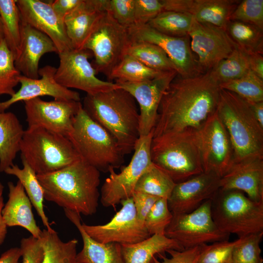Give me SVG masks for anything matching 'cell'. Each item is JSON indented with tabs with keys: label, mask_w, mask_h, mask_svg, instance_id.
Returning a JSON list of instances; mask_svg holds the SVG:
<instances>
[{
	"label": "cell",
	"mask_w": 263,
	"mask_h": 263,
	"mask_svg": "<svg viewBox=\"0 0 263 263\" xmlns=\"http://www.w3.org/2000/svg\"><path fill=\"white\" fill-rule=\"evenodd\" d=\"M108 0H82L64 20L72 47L82 49L87 39L107 12Z\"/></svg>",
	"instance_id": "d4e9b609"
},
{
	"label": "cell",
	"mask_w": 263,
	"mask_h": 263,
	"mask_svg": "<svg viewBox=\"0 0 263 263\" xmlns=\"http://www.w3.org/2000/svg\"><path fill=\"white\" fill-rule=\"evenodd\" d=\"M176 77L161 99L153 137L188 128L198 129L217 107L221 89L210 71Z\"/></svg>",
	"instance_id": "6da1fadb"
},
{
	"label": "cell",
	"mask_w": 263,
	"mask_h": 263,
	"mask_svg": "<svg viewBox=\"0 0 263 263\" xmlns=\"http://www.w3.org/2000/svg\"><path fill=\"white\" fill-rule=\"evenodd\" d=\"M68 138L80 158L100 171L118 168L124 162V155L115 139L89 116L82 105Z\"/></svg>",
	"instance_id": "8992f818"
},
{
	"label": "cell",
	"mask_w": 263,
	"mask_h": 263,
	"mask_svg": "<svg viewBox=\"0 0 263 263\" xmlns=\"http://www.w3.org/2000/svg\"><path fill=\"white\" fill-rule=\"evenodd\" d=\"M134 0H108L107 12L120 25L128 28L134 24Z\"/></svg>",
	"instance_id": "f6af8a7d"
},
{
	"label": "cell",
	"mask_w": 263,
	"mask_h": 263,
	"mask_svg": "<svg viewBox=\"0 0 263 263\" xmlns=\"http://www.w3.org/2000/svg\"><path fill=\"white\" fill-rule=\"evenodd\" d=\"M121 209L107 223L82 226L94 240L101 243H114L121 245L136 243L150 235L144 224L137 218L132 197L123 200Z\"/></svg>",
	"instance_id": "5bb4252c"
},
{
	"label": "cell",
	"mask_w": 263,
	"mask_h": 263,
	"mask_svg": "<svg viewBox=\"0 0 263 263\" xmlns=\"http://www.w3.org/2000/svg\"><path fill=\"white\" fill-rule=\"evenodd\" d=\"M250 70L249 55L237 46L210 71L220 84L240 78Z\"/></svg>",
	"instance_id": "d590c367"
},
{
	"label": "cell",
	"mask_w": 263,
	"mask_h": 263,
	"mask_svg": "<svg viewBox=\"0 0 263 263\" xmlns=\"http://www.w3.org/2000/svg\"><path fill=\"white\" fill-rule=\"evenodd\" d=\"M83 109L115 139L124 155L134 150L139 138V111L133 96L118 88L86 94Z\"/></svg>",
	"instance_id": "3957f363"
},
{
	"label": "cell",
	"mask_w": 263,
	"mask_h": 263,
	"mask_svg": "<svg viewBox=\"0 0 263 263\" xmlns=\"http://www.w3.org/2000/svg\"><path fill=\"white\" fill-rule=\"evenodd\" d=\"M0 17L3 39L14 59L20 46L21 22L17 0H0Z\"/></svg>",
	"instance_id": "1f68e13d"
},
{
	"label": "cell",
	"mask_w": 263,
	"mask_h": 263,
	"mask_svg": "<svg viewBox=\"0 0 263 263\" xmlns=\"http://www.w3.org/2000/svg\"><path fill=\"white\" fill-rule=\"evenodd\" d=\"M56 68L46 65L39 69L40 78L33 79L20 75L19 90L8 100L0 101V112H5L12 105L43 96H49L58 100L80 101L78 93L59 84L55 79Z\"/></svg>",
	"instance_id": "44dd1931"
},
{
	"label": "cell",
	"mask_w": 263,
	"mask_h": 263,
	"mask_svg": "<svg viewBox=\"0 0 263 263\" xmlns=\"http://www.w3.org/2000/svg\"><path fill=\"white\" fill-rule=\"evenodd\" d=\"M24 131L15 113L0 112V172L14 165Z\"/></svg>",
	"instance_id": "83f0119b"
},
{
	"label": "cell",
	"mask_w": 263,
	"mask_h": 263,
	"mask_svg": "<svg viewBox=\"0 0 263 263\" xmlns=\"http://www.w3.org/2000/svg\"><path fill=\"white\" fill-rule=\"evenodd\" d=\"M132 197L137 217L140 222L144 224L145 220L150 210L160 198L137 191H134Z\"/></svg>",
	"instance_id": "681fc988"
},
{
	"label": "cell",
	"mask_w": 263,
	"mask_h": 263,
	"mask_svg": "<svg viewBox=\"0 0 263 263\" xmlns=\"http://www.w3.org/2000/svg\"><path fill=\"white\" fill-rule=\"evenodd\" d=\"M64 211L67 218L77 228L82 239V249L76 256L79 263H125L121 244L96 241L82 227L80 214L68 209H64Z\"/></svg>",
	"instance_id": "4316f807"
},
{
	"label": "cell",
	"mask_w": 263,
	"mask_h": 263,
	"mask_svg": "<svg viewBox=\"0 0 263 263\" xmlns=\"http://www.w3.org/2000/svg\"><path fill=\"white\" fill-rule=\"evenodd\" d=\"M150 152L152 163L175 183L204 172L197 129L188 128L153 137Z\"/></svg>",
	"instance_id": "277c9868"
},
{
	"label": "cell",
	"mask_w": 263,
	"mask_h": 263,
	"mask_svg": "<svg viewBox=\"0 0 263 263\" xmlns=\"http://www.w3.org/2000/svg\"><path fill=\"white\" fill-rule=\"evenodd\" d=\"M21 41L15 65L21 75L33 79L39 78V62L45 54L57 50L52 40L45 34L21 22Z\"/></svg>",
	"instance_id": "cb8c5ba5"
},
{
	"label": "cell",
	"mask_w": 263,
	"mask_h": 263,
	"mask_svg": "<svg viewBox=\"0 0 263 263\" xmlns=\"http://www.w3.org/2000/svg\"><path fill=\"white\" fill-rule=\"evenodd\" d=\"M21 161L22 168L14 164L7 168L4 172L14 175L18 179L46 229L52 231L54 229L51 227L48 218L44 210L43 190L37 178V174L26 161Z\"/></svg>",
	"instance_id": "f546056e"
},
{
	"label": "cell",
	"mask_w": 263,
	"mask_h": 263,
	"mask_svg": "<svg viewBox=\"0 0 263 263\" xmlns=\"http://www.w3.org/2000/svg\"><path fill=\"white\" fill-rule=\"evenodd\" d=\"M21 21L47 35L54 42L57 54L73 49L64 21L53 10L50 1L17 0Z\"/></svg>",
	"instance_id": "d6986e66"
},
{
	"label": "cell",
	"mask_w": 263,
	"mask_h": 263,
	"mask_svg": "<svg viewBox=\"0 0 263 263\" xmlns=\"http://www.w3.org/2000/svg\"><path fill=\"white\" fill-rule=\"evenodd\" d=\"M247 102L249 105L255 118L263 127V101Z\"/></svg>",
	"instance_id": "11a10c76"
},
{
	"label": "cell",
	"mask_w": 263,
	"mask_h": 263,
	"mask_svg": "<svg viewBox=\"0 0 263 263\" xmlns=\"http://www.w3.org/2000/svg\"><path fill=\"white\" fill-rule=\"evenodd\" d=\"M172 217L173 214L169 209L168 199L159 198L148 213L144 225L150 236L164 235Z\"/></svg>",
	"instance_id": "b9f144b4"
},
{
	"label": "cell",
	"mask_w": 263,
	"mask_h": 263,
	"mask_svg": "<svg viewBox=\"0 0 263 263\" xmlns=\"http://www.w3.org/2000/svg\"><path fill=\"white\" fill-rule=\"evenodd\" d=\"M220 188L243 192L250 199L263 202V158L234 162L220 178Z\"/></svg>",
	"instance_id": "603a6c76"
},
{
	"label": "cell",
	"mask_w": 263,
	"mask_h": 263,
	"mask_svg": "<svg viewBox=\"0 0 263 263\" xmlns=\"http://www.w3.org/2000/svg\"><path fill=\"white\" fill-rule=\"evenodd\" d=\"M27 128H40L68 138L74 118L82 106L74 100H43L40 97L24 101Z\"/></svg>",
	"instance_id": "ac0fdd59"
},
{
	"label": "cell",
	"mask_w": 263,
	"mask_h": 263,
	"mask_svg": "<svg viewBox=\"0 0 263 263\" xmlns=\"http://www.w3.org/2000/svg\"><path fill=\"white\" fill-rule=\"evenodd\" d=\"M4 187L0 182V245L4 242L7 233V226L2 215V210L4 207L3 191Z\"/></svg>",
	"instance_id": "db71d44e"
},
{
	"label": "cell",
	"mask_w": 263,
	"mask_h": 263,
	"mask_svg": "<svg viewBox=\"0 0 263 263\" xmlns=\"http://www.w3.org/2000/svg\"><path fill=\"white\" fill-rule=\"evenodd\" d=\"M152 137V132L139 137L132 159L119 173L115 172L113 168L109 169V176L104 182L100 193L104 207H115L132 197L139 178L152 165L150 152Z\"/></svg>",
	"instance_id": "30bf717a"
},
{
	"label": "cell",
	"mask_w": 263,
	"mask_h": 263,
	"mask_svg": "<svg viewBox=\"0 0 263 263\" xmlns=\"http://www.w3.org/2000/svg\"><path fill=\"white\" fill-rule=\"evenodd\" d=\"M164 11L188 14L196 21L226 29L240 2L235 0H162Z\"/></svg>",
	"instance_id": "7402d4cb"
},
{
	"label": "cell",
	"mask_w": 263,
	"mask_h": 263,
	"mask_svg": "<svg viewBox=\"0 0 263 263\" xmlns=\"http://www.w3.org/2000/svg\"><path fill=\"white\" fill-rule=\"evenodd\" d=\"M216 112L230 138L234 163L263 158V127L248 103L234 93L221 89Z\"/></svg>",
	"instance_id": "5b68a950"
},
{
	"label": "cell",
	"mask_w": 263,
	"mask_h": 263,
	"mask_svg": "<svg viewBox=\"0 0 263 263\" xmlns=\"http://www.w3.org/2000/svg\"><path fill=\"white\" fill-rule=\"evenodd\" d=\"M178 75L175 70L163 72L158 76L140 82L116 81L118 87L130 94L139 105V137L153 132L162 97Z\"/></svg>",
	"instance_id": "e0dca14e"
},
{
	"label": "cell",
	"mask_w": 263,
	"mask_h": 263,
	"mask_svg": "<svg viewBox=\"0 0 263 263\" xmlns=\"http://www.w3.org/2000/svg\"><path fill=\"white\" fill-rule=\"evenodd\" d=\"M37 176L46 200L86 216L97 211L100 171L80 158L58 170Z\"/></svg>",
	"instance_id": "7a4b0ae2"
},
{
	"label": "cell",
	"mask_w": 263,
	"mask_h": 263,
	"mask_svg": "<svg viewBox=\"0 0 263 263\" xmlns=\"http://www.w3.org/2000/svg\"><path fill=\"white\" fill-rule=\"evenodd\" d=\"M40 239L44 253L41 263H79L76 259L77 240L64 242L55 230L46 229L42 230Z\"/></svg>",
	"instance_id": "4dcf8cb0"
},
{
	"label": "cell",
	"mask_w": 263,
	"mask_h": 263,
	"mask_svg": "<svg viewBox=\"0 0 263 263\" xmlns=\"http://www.w3.org/2000/svg\"><path fill=\"white\" fill-rule=\"evenodd\" d=\"M20 75L16 68L12 53L4 40H0V95H13L16 92L15 87L19 84Z\"/></svg>",
	"instance_id": "ab89813d"
},
{
	"label": "cell",
	"mask_w": 263,
	"mask_h": 263,
	"mask_svg": "<svg viewBox=\"0 0 263 263\" xmlns=\"http://www.w3.org/2000/svg\"><path fill=\"white\" fill-rule=\"evenodd\" d=\"M163 11L162 0H134V24H148Z\"/></svg>",
	"instance_id": "bcb514c9"
},
{
	"label": "cell",
	"mask_w": 263,
	"mask_h": 263,
	"mask_svg": "<svg viewBox=\"0 0 263 263\" xmlns=\"http://www.w3.org/2000/svg\"><path fill=\"white\" fill-rule=\"evenodd\" d=\"M188 36L191 51L197 56L196 61L201 74L210 71L237 47L225 29L194 19Z\"/></svg>",
	"instance_id": "9a60e30c"
},
{
	"label": "cell",
	"mask_w": 263,
	"mask_h": 263,
	"mask_svg": "<svg viewBox=\"0 0 263 263\" xmlns=\"http://www.w3.org/2000/svg\"><path fill=\"white\" fill-rule=\"evenodd\" d=\"M20 248L22 263H41L44 258V249L41 239L33 236L23 238L20 241Z\"/></svg>",
	"instance_id": "7dc6e473"
},
{
	"label": "cell",
	"mask_w": 263,
	"mask_h": 263,
	"mask_svg": "<svg viewBox=\"0 0 263 263\" xmlns=\"http://www.w3.org/2000/svg\"><path fill=\"white\" fill-rule=\"evenodd\" d=\"M236 242L225 240L200 245L197 263H232V251Z\"/></svg>",
	"instance_id": "7bdbcfd3"
},
{
	"label": "cell",
	"mask_w": 263,
	"mask_h": 263,
	"mask_svg": "<svg viewBox=\"0 0 263 263\" xmlns=\"http://www.w3.org/2000/svg\"><path fill=\"white\" fill-rule=\"evenodd\" d=\"M125 263H153L156 255L168 250H183L175 240L164 235H153L136 243L121 245Z\"/></svg>",
	"instance_id": "f1b7e54d"
},
{
	"label": "cell",
	"mask_w": 263,
	"mask_h": 263,
	"mask_svg": "<svg viewBox=\"0 0 263 263\" xmlns=\"http://www.w3.org/2000/svg\"><path fill=\"white\" fill-rule=\"evenodd\" d=\"M131 42L128 28L119 24L106 12L85 42L82 49L94 56L92 64L96 73L108 78L115 66L126 55Z\"/></svg>",
	"instance_id": "9c48e42d"
},
{
	"label": "cell",
	"mask_w": 263,
	"mask_h": 263,
	"mask_svg": "<svg viewBox=\"0 0 263 263\" xmlns=\"http://www.w3.org/2000/svg\"><path fill=\"white\" fill-rule=\"evenodd\" d=\"M203 170L222 177L234 163L228 133L216 111L197 129Z\"/></svg>",
	"instance_id": "4fadbf2b"
},
{
	"label": "cell",
	"mask_w": 263,
	"mask_h": 263,
	"mask_svg": "<svg viewBox=\"0 0 263 263\" xmlns=\"http://www.w3.org/2000/svg\"><path fill=\"white\" fill-rule=\"evenodd\" d=\"M82 1V0H55L50 1L51 6L57 15L64 21Z\"/></svg>",
	"instance_id": "f907efd6"
},
{
	"label": "cell",
	"mask_w": 263,
	"mask_h": 263,
	"mask_svg": "<svg viewBox=\"0 0 263 263\" xmlns=\"http://www.w3.org/2000/svg\"><path fill=\"white\" fill-rule=\"evenodd\" d=\"M176 184L166 172L152 163L139 178L134 191L168 199Z\"/></svg>",
	"instance_id": "e575fe53"
},
{
	"label": "cell",
	"mask_w": 263,
	"mask_h": 263,
	"mask_svg": "<svg viewBox=\"0 0 263 263\" xmlns=\"http://www.w3.org/2000/svg\"><path fill=\"white\" fill-rule=\"evenodd\" d=\"M229 20L247 23L263 30V0L240 1L231 14Z\"/></svg>",
	"instance_id": "ee69618b"
},
{
	"label": "cell",
	"mask_w": 263,
	"mask_h": 263,
	"mask_svg": "<svg viewBox=\"0 0 263 263\" xmlns=\"http://www.w3.org/2000/svg\"><path fill=\"white\" fill-rule=\"evenodd\" d=\"M128 30L131 42H149L161 48L174 64L180 76L188 77L201 74L190 48L188 36H168L148 24H134Z\"/></svg>",
	"instance_id": "2e32d148"
},
{
	"label": "cell",
	"mask_w": 263,
	"mask_h": 263,
	"mask_svg": "<svg viewBox=\"0 0 263 263\" xmlns=\"http://www.w3.org/2000/svg\"><path fill=\"white\" fill-rule=\"evenodd\" d=\"M219 87L248 102L263 101V80L251 70L240 78L220 84Z\"/></svg>",
	"instance_id": "f35d334b"
},
{
	"label": "cell",
	"mask_w": 263,
	"mask_h": 263,
	"mask_svg": "<svg viewBox=\"0 0 263 263\" xmlns=\"http://www.w3.org/2000/svg\"><path fill=\"white\" fill-rule=\"evenodd\" d=\"M3 39V32L2 24L1 20V18L0 17V40Z\"/></svg>",
	"instance_id": "9f6ffc18"
},
{
	"label": "cell",
	"mask_w": 263,
	"mask_h": 263,
	"mask_svg": "<svg viewBox=\"0 0 263 263\" xmlns=\"http://www.w3.org/2000/svg\"><path fill=\"white\" fill-rule=\"evenodd\" d=\"M226 31L236 45L248 54L263 53V30L251 24L229 20Z\"/></svg>",
	"instance_id": "d6a6232c"
},
{
	"label": "cell",
	"mask_w": 263,
	"mask_h": 263,
	"mask_svg": "<svg viewBox=\"0 0 263 263\" xmlns=\"http://www.w3.org/2000/svg\"><path fill=\"white\" fill-rule=\"evenodd\" d=\"M21 257L20 247L11 248L4 252L0 256V263H20Z\"/></svg>",
	"instance_id": "f5cc1de1"
},
{
	"label": "cell",
	"mask_w": 263,
	"mask_h": 263,
	"mask_svg": "<svg viewBox=\"0 0 263 263\" xmlns=\"http://www.w3.org/2000/svg\"><path fill=\"white\" fill-rule=\"evenodd\" d=\"M250 57V70L258 76L263 80V54H249Z\"/></svg>",
	"instance_id": "816d5d0a"
},
{
	"label": "cell",
	"mask_w": 263,
	"mask_h": 263,
	"mask_svg": "<svg viewBox=\"0 0 263 263\" xmlns=\"http://www.w3.org/2000/svg\"><path fill=\"white\" fill-rule=\"evenodd\" d=\"M200 246L183 250H168L170 257H166L165 254H160L161 260H158L155 257L153 259V263H197V258L200 252Z\"/></svg>",
	"instance_id": "c3c4849f"
},
{
	"label": "cell",
	"mask_w": 263,
	"mask_h": 263,
	"mask_svg": "<svg viewBox=\"0 0 263 263\" xmlns=\"http://www.w3.org/2000/svg\"><path fill=\"white\" fill-rule=\"evenodd\" d=\"M263 232L238 238L232 251V263H263L260 244Z\"/></svg>",
	"instance_id": "60d3db41"
},
{
	"label": "cell",
	"mask_w": 263,
	"mask_h": 263,
	"mask_svg": "<svg viewBox=\"0 0 263 263\" xmlns=\"http://www.w3.org/2000/svg\"><path fill=\"white\" fill-rule=\"evenodd\" d=\"M126 55L131 56L149 68L161 72L176 70L165 52L158 46L147 42H131Z\"/></svg>",
	"instance_id": "836d02e7"
},
{
	"label": "cell",
	"mask_w": 263,
	"mask_h": 263,
	"mask_svg": "<svg viewBox=\"0 0 263 263\" xmlns=\"http://www.w3.org/2000/svg\"><path fill=\"white\" fill-rule=\"evenodd\" d=\"M193 17L188 14L163 11L148 24L158 31L174 37L188 36Z\"/></svg>",
	"instance_id": "74e56055"
},
{
	"label": "cell",
	"mask_w": 263,
	"mask_h": 263,
	"mask_svg": "<svg viewBox=\"0 0 263 263\" xmlns=\"http://www.w3.org/2000/svg\"><path fill=\"white\" fill-rule=\"evenodd\" d=\"M163 72L149 68L136 58L125 55L113 69L108 79L128 82H140L153 79Z\"/></svg>",
	"instance_id": "8d00e7d4"
},
{
	"label": "cell",
	"mask_w": 263,
	"mask_h": 263,
	"mask_svg": "<svg viewBox=\"0 0 263 263\" xmlns=\"http://www.w3.org/2000/svg\"><path fill=\"white\" fill-rule=\"evenodd\" d=\"M58 67L55 75L56 80L68 89H76L93 94L118 87L115 83L98 78L89 58L92 56L86 49H71L58 54Z\"/></svg>",
	"instance_id": "7c38bea8"
},
{
	"label": "cell",
	"mask_w": 263,
	"mask_h": 263,
	"mask_svg": "<svg viewBox=\"0 0 263 263\" xmlns=\"http://www.w3.org/2000/svg\"><path fill=\"white\" fill-rule=\"evenodd\" d=\"M211 207V200H209L189 213L173 214L164 235L184 249L228 240L230 235L221 231L214 222Z\"/></svg>",
	"instance_id": "8fae6325"
},
{
	"label": "cell",
	"mask_w": 263,
	"mask_h": 263,
	"mask_svg": "<svg viewBox=\"0 0 263 263\" xmlns=\"http://www.w3.org/2000/svg\"><path fill=\"white\" fill-rule=\"evenodd\" d=\"M19 152L21 160L38 175L58 170L80 159L67 137L40 128L24 131Z\"/></svg>",
	"instance_id": "ba28073f"
},
{
	"label": "cell",
	"mask_w": 263,
	"mask_h": 263,
	"mask_svg": "<svg viewBox=\"0 0 263 263\" xmlns=\"http://www.w3.org/2000/svg\"><path fill=\"white\" fill-rule=\"evenodd\" d=\"M211 215L218 228L239 238L263 232V202L243 192L220 188L211 200Z\"/></svg>",
	"instance_id": "52a82bcc"
},
{
	"label": "cell",
	"mask_w": 263,
	"mask_h": 263,
	"mask_svg": "<svg viewBox=\"0 0 263 263\" xmlns=\"http://www.w3.org/2000/svg\"><path fill=\"white\" fill-rule=\"evenodd\" d=\"M8 199L2 210V215L7 226H21L33 237L40 239L42 230L37 225L32 212V204L24 189L18 181L16 184L8 183Z\"/></svg>",
	"instance_id": "484cf974"
},
{
	"label": "cell",
	"mask_w": 263,
	"mask_h": 263,
	"mask_svg": "<svg viewBox=\"0 0 263 263\" xmlns=\"http://www.w3.org/2000/svg\"><path fill=\"white\" fill-rule=\"evenodd\" d=\"M220 177L211 172H203L176 183L168 199L173 214L189 213L204 202L212 200L220 188Z\"/></svg>",
	"instance_id": "ffe728a7"
}]
</instances>
